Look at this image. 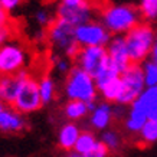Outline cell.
Here are the masks:
<instances>
[{
	"instance_id": "1",
	"label": "cell",
	"mask_w": 157,
	"mask_h": 157,
	"mask_svg": "<svg viewBox=\"0 0 157 157\" xmlns=\"http://www.w3.org/2000/svg\"><path fill=\"white\" fill-rule=\"evenodd\" d=\"M101 23L111 35L125 36L141 23V14L131 5H108L101 9Z\"/></svg>"
},
{
	"instance_id": "2",
	"label": "cell",
	"mask_w": 157,
	"mask_h": 157,
	"mask_svg": "<svg viewBox=\"0 0 157 157\" xmlns=\"http://www.w3.org/2000/svg\"><path fill=\"white\" fill-rule=\"evenodd\" d=\"M75 30L76 28L74 25L56 17L48 26V30H46L48 43L56 52L61 53V56H67L68 59H75L81 49V46L76 42Z\"/></svg>"
},
{
	"instance_id": "3",
	"label": "cell",
	"mask_w": 157,
	"mask_h": 157,
	"mask_svg": "<svg viewBox=\"0 0 157 157\" xmlns=\"http://www.w3.org/2000/svg\"><path fill=\"white\" fill-rule=\"evenodd\" d=\"M124 38L131 63H143L151 55L157 35L150 25L141 22L134 29H131Z\"/></svg>"
},
{
	"instance_id": "4",
	"label": "cell",
	"mask_w": 157,
	"mask_h": 157,
	"mask_svg": "<svg viewBox=\"0 0 157 157\" xmlns=\"http://www.w3.org/2000/svg\"><path fill=\"white\" fill-rule=\"evenodd\" d=\"M63 88H65V95L68 97V100L82 101L86 104L95 102L97 94H98L95 79L78 67H74L67 75Z\"/></svg>"
},
{
	"instance_id": "5",
	"label": "cell",
	"mask_w": 157,
	"mask_h": 157,
	"mask_svg": "<svg viewBox=\"0 0 157 157\" xmlns=\"http://www.w3.org/2000/svg\"><path fill=\"white\" fill-rule=\"evenodd\" d=\"M29 52L26 46L19 40H10L0 46V75L10 76L26 71Z\"/></svg>"
},
{
	"instance_id": "6",
	"label": "cell",
	"mask_w": 157,
	"mask_h": 157,
	"mask_svg": "<svg viewBox=\"0 0 157 157\" xmlns=\"http://www.w3.org/2000/svg\"><path fill=\"white\" fill-rule=\"evenodd\" d=\"M12 107L23 115L36 113L43 107L40 92H39V82L32 76V74L28 69L23 71L19 92Z\"/></svg>"
},
{
	"instance_id": "7",
	"label": "cell",
	"mask_w": 157,
	"mask_h": 157,
	"mask_svg": "<svg viewBox=\"0 0 157 157\" xmlns=\"http://www.w3.org/2000/svg\"><path fill=\"white\" fill-rule=\"evenodd\" d=\"M94 6L91 0H59L56 17L74 25L75 28L92 20Z\"/></svg>"
},
{
	"instance_id": "8",
	"label": "cell",
	"mask_w": 157,
	"mask_h": 157,
	"mask_svg": "<svg viewBox=\"0 0 157 157\" xmlns=\"http://www.w3.org/2000/svg\"><path fill=\"white\" fill-rule=\"evenodd\" d=\"M121 81H123V94L117 102L120 105H131L134 101L138 100V97L147 88L144 82L141 63H131L121 74Z\"/></svg>"
},
{
	"instance_id": "9",
	"label": "cell",
	"mask_w": 157,
	"mask_h": 157,
	"mask_svg": "<svg viewBox=\"0 0 157 157\" xmlns=\"http://www.w3.org/2000/svg\"><path fill=\"white\" fill-rule=\"evenodd\" d=\"M74 61L75 67L81 68L95 79L100 72L109 63V56L105 46H86L79 49V53Z\"/></svg>"
},
{
	"instance_id": "10",
	"label": "cell",
	"mask_w": 157,
	"mask_h": 157,
	"mask_svg": "<svg viewBox=\"0 0 157 157\" xmlns=\"http://www.w3.org/2000/svg\"><path fill=\"white\" fill-rule=\"evenodd\" d=\"M75 38L81 48H86V46H107L113 36L101 22L91 20L76 28Z\"/></svg>"
},
{
	"instance_id": "11",
	"label": "cell",
	"mask_w": 157,
	"mask_h": 157,
	"mask_svg": "<svg viewBox=\"0 0 157 157\" xmlns=\"http://www.w3.org/2000/svg\"><path fill=\"white\" fill-rule=\"evenodd\" d=\"M105 48H107L111 63L121 74L131 65V59H130L128 49H127V43H125L124 36H113Z\"/></svg>"
},
{
	"instance_id": "12",
	"label": "cell",
	"mask_w": 157,
	"mask_h": 157,
	"mask_svg": "<svg viewBox=\"0 0 157 157\" xmlns=\"http://www.w3.org/2000/svg\"><path fill=\"white\" fill-rule=\"evenodd\" d=\"M26 127L28 123L25 120V115L17 113L13 107L6 105L0 114V131L7 134H17L26 130Z\"/></svg>"
},
{
	"instance_id": "13",
	"label": "cell",
	"mask_w": 157,
	"mask_h": 157,
	"mask_svg": "<svg viewBox=\"0 0 157 157\" xmlns=\"http://www.w3.org/2000/svg\"><path fill=\"white\" fill-rule=\"evenodd\" d=\"M114 121V109L109 102L104 101L94 107V109L90 113V124L92 128L98 131H105L108 130L111 123Z\"/></svg>"
},
{
	"instance_id": "14",
	"label": "cell",
	"mask_w": 157,
	"mask_h": 157,
	"mask_svg": "<svg viewBox=\"0 0 157 157\" xmlns=\"http://www.w3.org/2000/svg\"><path fill=\"white\" fill-rule=\"evenodd\" d=\"M148 121V117L146 114L144 108L138 101H134L127 109V115L124 118V127L130 134H140L146 123Z\"/></svg>"
},
{
	"instance_id": "15",
	"label": "cell",
	"mask_w": 157,
	"mask_h": 157,
	"mask_svg": "<svg viewBox=\"0 0 157 157\" xmlns=\"http://www.w3.org/2000/svg\"><path fill=\"white\" fill-rule=\"evenodd\" d=\"M22 76L23 72H20L17 75H10V76H2L0 81V101L5 105L12 107L17 97L20 84H22Z\"/></svg>"
},
{
	"instance_id": "16",
	"label": "cell",
	"mask_w": 157,
	"mask_h": 157,
	"mask_svg": "<svg viewBox=\"0 0 157 157\" xmlns=\"http://www.w3.org/2000/svg\"><path fill=\"white\" fill-rule=\"evenodd\" d=\"M81 133L82 131L78 124L72 123V121L65 123L59 128V133H58V146L65 151H71L75 148V144Z\"/></svg>"
},
{
	"instance_id": "17",
	"label": "cell",
	"mask_w": 157,
	"mask_h": 157,
	"mask_svg": "<svg viewBox=\"0 0 157 157\" xmlns=\"http://www.w3.org/2000/svg\"><path fill=\"white\" fill-rule=\"evenodd\" d=\"M138 102L144 108L148 120L157 121V86H150L143 91V94L138 97Z\"/></svg>"
},
{
	"instance_id": "18",
	"label": "cell",
	"mask_w": 157,
	"mask_h": 157,
	"mask_svg": "<svg viewBox=\"0 0 157 157\" xmlns=\"http://www.w3.org/2000/svg\"><path fill=\"white\" fill-rule=\"evenodd\" d=\"M63 114L69 121L75 123V121L85 118L90 114V105L82 101L68 100V102L63 105Z\"/></svg>"
},
{
	"instance_id": "19",
	"label": "cell",
	"mask_w": 157,
	"mask_h": 157,
	"mask_svg": "<svg viewBox=\"0 0 157 157\" xmlns=\"http://www.w3.org/2000/svg\"><path fill=\"white\" fill-rule=\"evenodd\" d=\"M98 144H100V140L95 137V134H92L91 131H82L79 138H78V141H76V144H75L74 151H75L76 154H79V156L85 157L94 151Z\"/></svg>"
},
{
	"instance_id": "20",
	"label": "cell",
	"mask_w": 157,
	"mask_h": 157,
	"mask_svg": "<svg viewBox=\"0 0 157 157\" xmlns=\"http://www.w3.org/2000/svg\"><path fill=\"white\" fill-rule=\"evenodd\" d=\"M39 92H40V98H42L43 105L51 104L55 100L56 95V84L53 81L51 75H43L39 79Z\"/></svg>"
},
{
	"instance_id": "21",
	"label": "cell",
	"mask_w": 157,
	"mask_h": 157,
	"mask_svg": "<svg viewBox=\"0 0 157 157\" xmlns=\"http://www.w3.org/2000/svg\"><path fill=\"white\" fill-rule=\"evenodd\" d=\"M101 95L107 102H118L120 97L123 94V81H121V76L114 79V81L108 82L107 85H104L100 90Z\"/></svg>"
},
{
	"instance_id": "22",
	"label": "cell",
	"mask_w": 157,
	"mask_h": 157,
	"mask_svg": "<svg viewBox=\"0 0 157 157\" xmlns=\"http://www.w3.org/2000/svg\"><path fill=\"white\" fill-rule=\"evenodd\" d=\"M100 141L108 148V151H115V150H118L121 147V136H120L118 131L111 128L102 131Z\"/></svg>"
},
{
	"instance_id": "23",
	"label": "cell",
	"mask_w": 157,
	"mask_h": 157,
	"mask_svg": "<svg viewBox=\"0 0 157 157\" xmlns=\"http://www.w3.org/2000/svg\"><path fill=\"white\" fill-rule=\"evenodd\" d=\"M138 12L141 14V19L146 22H153L157 19V0H140Z\"/></svg>"
},
{
	"instance_id": "24",
	"label": "cell",
	"mask_w": 157,
	"mask_h": 157,
	"mask_svg": "<svg viewBox=\"0 0 157 157\" xmlns=\"http://www.w3.org/2000/svg\"><path fill=\"white\" fill-rule=\"evenodd\" d=\"M141 68H143L146 86L147 88L157 86V62L151 61V59H147V61H144L141 63Z\"/></svg>"
},
{
	"instance_id": "25",
	"label": "cell",
	"mask_w": 157,
	"mask_h": 157,
	"mask_svg": "<svg viewBox=\"0 0 157 157\" xmlns=\"http://www.w3.org/2000/svg\"><path fill=\"white\" fill-rule=\"evenodd\" d=\"M140 141L143 144H153L157 141V121L154 120H148L143 130L138 134Z\"/></svg>"
},
{
	"instance_id": "26",
	"label": "cell",
	"mask_w": 157,
	"mask_h": 157,
	"mask_svg": "<svg viewBox=\"0 0 157 157\" xmlns=\"http://www.w3.org/2000/svg\"><path fill=\"white\" fill-rule=\"evenodd\" d=\"M53 68H55V71L58 74L68 75L74 67H72V63H71V59H68L67 56H56L55 61H53Z\"/></svg>"
},
{
	"instance_id": "27",
	"label": "cell",
	"mask_w": 157,
	"mask_h": 157,
	"mask_svg": "<svg viewBox=\"0 0 157 157\" xmlns=\"http://www.w3.org/2000/svg\"><path fill=\"white\" fill-rule=\"evenodd\" d=\"M14 33H16V28H14L13 22L7 26L0 28V46H3L6 43H9L10 40H13Z\"/></svg>"
},
{
	"instance_id": "28",
	"label": "cell",
	"mask_w": 157,
	"mask_h": 157,
	"mask_svg": "<svg viewBox=\"0 0 157 157\" xmlns=\"http://www.w3.org/2000/svg\"><path fill=\"white\" fill-rule=\"evenodd\" d=\"M35 20L36 23L40 25V26H49L55 19H52V14L49 13L46 9H39L36 13H35Z\"/></svg>"
},
{
	"instance_id": "29",
	"label": "cell",
	"mask_w": 157,
	"mask_h": 157,
	"mask_svg": "<svg viewBox=\"0 0 157 157\" xmlns=\"http://www.w3.org/2000/svg\"><path fill=\"white\" fill-rule=\"evenodd\" d=\"M22 3H23V0H0V6L5 10H7L9 13L16 10Z\"/></svg>"
},
{
	"instance_id": "30",
	"label": "cell",
	"mask_w": 157,
	"mask_h": 157,
	"mask_svg": "<svg viewBox=\"0 0 157 157\" xmlns=\"http://www.w3.org/2000/svg\"><path fill=\"white\" fill-rule=\"evenodd\" d=\"M108 148L105 147L104 144L100 141V144L97 146V148L94 150V151L91 153V154H88V156H85V157H107L108 156Z\"/></svg>"
},
{
	"instance_id": "31",
	"label": "cell",
	"mask_w": 157,
	"mask_h": 157,
	"mask_svg": "<svg viewBox=\"0 0 157 157\" xmlns=\"http://www.w3.org/2000/svg\"><path fill=\"white\" fill-rule=\"evenodd\" d=\"M12 23V19H10V13L7 10H5L2 6H0V28L3 26H7V25Z\"/></svg>"
},
{
	"instance_id": "32",
	"label": "cell",
	"mask_w": 157,
	"mask_h": 157,
	"mask_svg": "<svg viewBox=\"0 0 157 157\" xmlns=\"http://www.w3.org/2000/svg\"><path fill=\"white\" fill-rule=\"evenodd\" d=\"M151 61L157 62V38H156V42H154V46H153V51H151Z\"/></svg>"
},
{
	"instance_id": "33",
	"label": "cell",
	"mask_w": 157,
	"mask_h": 157,
	"mask_svg": "<svg viewBox=\"0 0 157 157\" xmlns=\"http://www.w3.org/2000/svg\"><path fill=\"white\" fill-rule=\"evenodd\" d=\"M65 157H82V156H79V154H76L75 151H72V153H68Z\"/></svg>"
},
{
	"instance_id": "34",
	"label": "cell",
	"mask_w": 157,
	"mask_h": 157,
	"mask_svg": "<svg viewBox=\"0 0 157 157\" xmlns=\"http://www.w3.org/2000/svg\"><path fill=\"white\" fill-rule=\"evenodd\" d=\"M5 107H6V105L3 104V102H2V101H0V114H2V111H3V109H5Z\"/></svg>"
},
{
	"instance_id": "35",
	"label": "cell",
	"mask_w": 157,
	"mask_h": 157,
	"mask_svg": "<svg viewBox=\"0 0 157 157\" xmlns=\"http://www.w3.org/2000/svg\"><path fill=\"white\" fill-rule=\"evenodd\" d=\"M0 81H2V75H0Z\"/></svg>"
}]
</instances>
